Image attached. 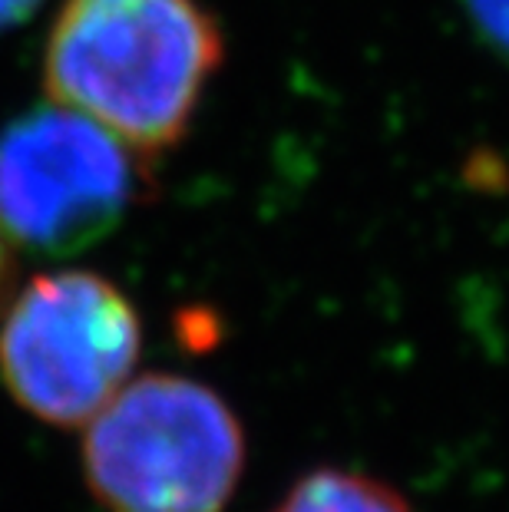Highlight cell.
Wrapping results in <instances>:
<instances>
[{"instance_id":"1","label":"cell","mask_w":509,"mask_h":512,"mask_svg":"<svg viewBox=\"0 0 509 512\" xmlns=\"http://www.w3.org/2000/svg\"><path fill=\"white\" fill-rule=\"evenodd\" d=\"M222 60V27L199 0H63L43 90L153 162L189 133Z\"/></svg>"},{"instance_id":"2","label":"cell","mask_w":509,"mask_h":512,"mask_svg":"<svg viewBox=\"0 0 509 512\" xmlns=\"http://www.w3.org/2000/svg\"><path fill=\"white\" fill-rule=\"evenodd\" d=\"M80 463L106 512H225L245 473V430L202 380L143 374L83 427Z\"/></svg>"},{"instance_id":"3","label":"cell","mask_w":509,"mask_h":512,"mask_svg":"<svg viewBox=\"0 0 509 512\" xmlns=\"http://www.w3.org/2000/svg\"><path fill=\"white\" fill-rule=\"evenodd\" d=\"M139 351L133 301L90 268L43 271L0 311V380L50 427H86L136 377Z\"/></svg>"},{"instance_id":"4","label":"cell","mask_w":509,"mask_h":512,"mask_svg":"<svg viewBox=\"0 0 509 512\" xmlns=\"http://www.w3.org/2000/svg\"><path fill=\"white\" fill-rule=\"evenodd\" d=\"M149 159L67 106L0 129V228L17 252L77 255L143 202Z\"/></svg>"},{"instance_id":"5","label":"cell","mask_w":509,"mask_h":512,"mask_svg":"<svg viewBox=\"0 0 509 512\" xmlns=\"http://www.w3.org/2000/svg\"><path fill=\"white\" fill-rule=\"evenodd\" d=\"M268 512H414V506L381 476L318 466L298 476Z\"/></svg>"},{"instance_id":"6","label":"cell","mask_w":509,"mask_h":512,"mask_svg":"<svg viewBox=\"0 0 509 512\" xmlns=\"http://www.w3.org/2000/svg\"><path fill=\"white\" fill-rule=\"evenodd\" d=\"M460 4L476 37L509 63V0H460Z\"/></svg>"},{"instance_id":"7","label":"cell","mask_w":509,"mask_h":512,"mask_svg":"<svg viewBox=\"0 0 509 512\" xmlns=\"http://www.w3.org/2000/svg\"><path fill=\"white\" fill-rule=\"evenodd\" d=\"M14 281H17V248L10 245V238L0 228V311L14 294Z\"/></svg>"},{"instance_id":"8","label":"cell","mask_w":509,"mask_h":512,"mask_svg":"<svg viewBox=\"0 0 509 512\" xmlns=\"http://www.w3.org/2000/svg\"><path fill=\"white\" fill-rule=\"evenodd\" d=\"M40 4L43 0H0V34L10 27L27 24V20L37 14Z\"/></svg>"}]
</instances>
